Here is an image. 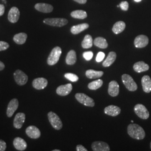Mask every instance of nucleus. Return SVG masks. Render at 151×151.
<instances>
[{"mask_svg": "<svg viewBox=\"0 0 151 151\" xmlns=\"http://www.w3.org/2000/svg\"><path fill=\"white\" fill-rule=\"evenodd\" d=\"M127 132L130 137L137 140H142L146 136L144 129L137 124H129L127 128Z\"/></svg>", "mask_w": 151, "mask_h": 151, "instance_id": "obj_1", "label": "nucleus"}, {"mask_svg": "<svg viewBox=\"0 0 151 151\" xmlns=\"http://www.w3.org/2000/svg\"><path fill=\"white\" fill-rule=\"evenodd\" d=\"M62 54V49L60 47H55L53 49L49 55L47 63L49 65H53L58 63Z\"/></svg>", "mask_w": 151, "mask_h": 151, "instance_id": "obj_2", "label": "nucleus"}, {"mask_svg": "<svg viewBox=\"0 0 151 151\" xmlns=\"http://www.w3.org/2000/svg\"><path fill=\"white\" fill-rule=\"evenodd\" d=\"M122 80L124 86L130 91H135L137 90L138 86L130 76L127 74H124L122 76Z\"/></svg>", "mask_w": 151, "mask_h": 151, "instance_id": "obj_3", "label": "nucleus"}, {"mask_svg": "<svg viewBox=\"0 0 151 151\" xmlns=\"http://www.w3.org/2000/svg\"><path fill=\"white\" fill-rule=\"evenodd\" d=\"M48 118L53 128L55 129L60 130L63 127V124L60 117L53 111H50L48 113Z\"/></svg>", "mask_w": 151, "mask_h": 151, "instance_id": "obj_4", "label": "nucleus"}, {"mask_svg": "<svg viewBox=\"0 0 151 151\" xmlns=\"http://www.w3.org/2000/svg\"><path fill=\"white\" fill-rule=\"evenodd\" d=\"M44 23L52 27H62L68 24V20L64 18H47L44 20Z\"/></svg>", "mask_w": 151, "mask_h": 151, "instance_id": "obj_5", "label": "nucleus"}, {"mask_svg": "<svg viewBox=\"0 0 151 151\" xmlns=\"http://www.w3.org/2000/svg\"><path fill=\"white\" fill-rule=\"evenodd\" d=\"M75 97L76 100L81 104L90 107H93L95 106L94 100L85 93H77L75 95Z\"/></svg>", "mask_w": 151, "mask_h": 151, "instance_id": "obj_6", "label": "nucleus"}, {"mask_svg": "<svg viewBox=\"0 0 151 151\" xmlns=\"http://www.w3.org/2000/svg\"><path fill=\"white\" fill-rule=\"evenodd\" d=\"M136 115L140 119H147L150 117V113L145 106L142 104H137L134 108Z\"/></svg>", "mask_w": 151, "mask_h": 151, "instance_id": "obj_7", "label": "nucleus"}, {"mask_svg": "<svg viewBox=\"0 0 151 151\" xmlns=\"http://www.w3.org/2000/svg\"><path fill=\"white\" fill-rule=\"evenodd\" d=\"M14 77L16 83L19 86H23L27 83L28 77L22 70H16L14 73Z\"/></svg>", "mask_w": 151, "mask_h": 151, "instance_id": "obj_8", "label": "nucleus"}, {"mask_svg": "<svg viewBox=\"0 0 151 151\" xmlns=\"http://www.w3.org/2000/svg\"><path fill=\"white\" fill-rule=\"evenodd\" d=\"M149 39L145 35H139L134 39V44L136 48H145L148 44Z\"/></svg>", "mask_w": 151, "mask_h": 151, "instance_id": "obj_9", "label": "nucleus"}, {"mask_svg": "<svg viewBox=\"0 0 151 151\" xmlns=\"http://www.w3.org/2000/svg\"><path fill=\"white\" fill-rule=\"evenodd\" d=\"M19 107V101L17 99H12L10 103H9L7 108V116L9 118H11Z\"/></svg>", "mask_w": 151, "mask_h": 151, "instance_id": "obj_10", "label": "nucleus"}, {"mask_svg": "<svg viewBox=\"0 0 151 151\" xmlns=\"http://www.w3.org/2000/svg\"><path fill=\"white\" fill-rule=\"evenodd\" d=\"M26 134L32 139H38L40 138L41 133L38 128L34 125H30L26 129Z\"/></svg>", "mask_w": 151, "mask_h": 151, "instance_id": "obj_11", "label": "nucleus"}, {"mask_svg": "<svg viewBox=\"0 0 151 151\" xmlns=\"http://www.w3.org/2000/svg\"><path fill=\"white\" fill-rule=\"evenodd\" d=\"M48 81L47 79L39 77L34 79L32 82V85L33 87L38 90H43L47 86Z\"/></svg>", "mask_w": 151, "mask_h": 151, "instance_id": "obj_12", "label": "nucleus"}, {"mask_svg": "<svg viewBox=\"0 0 151 151\" xmlns=\"http://www.w3.org/2000/svg\"><path fill=\"white\" fill-rule=\"evenodd\" d=\"M73 87L71 83H67L64 85H60L56 90L57 93L62 96H65L70 94L72 91Z\"/></svg>", "mask_w": 151, "mask_h": 151, "instance_id": "obj_13", "label": "nucleus"}, {"mask_svg": "<svg viewBox=\"0 0 151 151\" xmlns=\"http://www.w3.org/2000/svg\"><path fill=\"white\" fill-rule=\"evenodd\" d=\"M91 147L92 150L94 151H109L110 150L108 143L100 141L93 142Z\"/></svg>", "mask_w": 151, "mask_h": 151, "instance_id": "obj_14", "label": "nucleus"}, {"mask_svg": "<svg viewBox=\"0 0 151 151\" xmlns=\"http://www.w3.org/2000/svg\"><path fill=\"white\" fill-rule=\"evenodd\" d=\"M20 17V11L16 7H12L8 14V20L11 23H16Z\"/></svg>", "mask_w": 151, "mask_h": 151, "instance_id": "obj_15", "label": "nucleus"}, {"mask_svg": "<svg viewBox=\"0 0 151 151\" xmlns=\"http://www.w3.org/2000/svg\"><path fill=\"white\" fill-rule=\"evenodd\" d=\"M108 93L112 96L115 97L119 95V86L118 82L115 81H111L109 84Z\"/></svg>", "mask_w": 151, "mask_h": 151, "instance_id": "obj_16", "label": "nucleus"}, {"mask_svg": "<svg viewBox=\"0 0 151 151\" xmlns=\"http://www.w3.org/2000/svg\"><path fill=\"white\" fill-rule=\"evenodd\" d=\"M26 118L25 114L22 113L17 114L14 120V127L16 129L22 128Z\"/></svg>", "mask_w": 151, "mask_h": 151, "instance_id": "obj_17", "label": "nucleus"}, {"mask_svg": "<svg viewBox=\"0 0 151 151\" xmlns=\"http://www.w3.org/2000/svg\"><path fill=\"white\" fill-rule=\"evenodd\" d=\"M13 145L15 149L18 151H25L27 148V143L22 138L16 137L13 142Z\"/></svg>", "mask_w": 151, "mask_h": 151, "instance_id": "obj_18", "label": "nucleus"}, {"mask_svg": "<svg viewBox=\"0 0 151 151\" xmlns=\"http://www.w3.org/2000/svg\"><path fill=\"white\" fill-rule=\"evenodd\" d=\"M34 7L37 11L43 13H50L53 10V7L52 6L45 3H38L35 4Z\"/></svg>", "mask_w": 151, "mask_h": 151, "instance_id": "obj_19", "label": "nucleus"}, {"mask_svg": "<svg viewBox=\"0 0 151 151\" xmlns=\"http://www.w3.org/2000/svg\"><path fill=\"white\" fill-rule=\"evenodd\" d=\"M121 112V109L115 105H109L104 109V113L111 116H116Z\"/></svg>", "mask_w": 151, "mask_h": 151, "instance_id": "obj_20", "label": "nucleus"}, {"mask_svg": "<svg viewBox=\"0 0 151 151\" xmlns=\"http://www.w3.org/2000/svg\"><path fill=\"white\" fill-rule=\"evenodd\" d=\"M142 85L143 91L146 93L151 92V79L149 76H144L142 78Z\"/></svg>", "mask_w": 151, "mask_h": 151, "instance_id": "obj_21", "label": "nucleus"}, {"mask_svg": "<svg viewBox=\"0 0 151 151\" xmlns=\"http://www.w3.org/2000/svg\"><path fill=\"white\" fill-rule=\"evenodd\" d=\"M150 66L143 61H140L135 63L133 65V69L137 73H141L148 70Z\"/></svg>", "mask_w": 151, "mask_h": 151, "instance_id": "obj_22", "label": "nucleus"}, {"mask_svg": "<svg viewBox=\"0 0 151 151\" xmlns=\"http://www.w3.org/2000/svg\"><path fill=\"white\" fill-rule=\"evenodd\" d=\"M89 27V25L87 23H83L81 24H78L77 25L73 26L70 29V32L73 34H78L79 33L85 30Z\"/></svg>", "mask_w": 151, "mask_h": 151, "instance_id": "obj_23", "label": "nucleus"}, {"mask_svg": "<svg viewBox=\"0 0 151 151\" xmlns=\"http://www.w3.org/2000/svg\"><path fill=\"white\" fill-rule=\"evenodd\" d=\"M116 58V54L114 52H110L107 58L104 61L103 65L104 67H108L113 63Z\"/></svg>", "mask_w": 151, "mask_h": 151, "instance_id": "obj_24", "label": "nucleus"}, {"mask_svg": "<svg viewBox=\"0 0 151 151\" xmlns=\"http://www.w3.org/2000/svg\"><path fill=\"white\" fill-rule=\"evenodd\" d=\"M77 61L76 53L74 50H70L67 53L65 58V62L67 65H75Z\"/></svg>", "mask_w": 151, "mask_h": 151, "instance_id": "obj_25", "label": "nucleus"}, {"mask_svg": "<svg viewBox=\"0 0 151 151\" xmlns=\"http://www.w3.org/2000/svg\"><path fill=\"white\" fill-rule=\"evenodd\" d=\"M27 35L26 33L24 32H20L17 34L14 37V41L17 44L22 45L25 43L27 39Z\"/></svg>", "mask_w": 151, "mask_h": 151, "instance_id": "obj_26", "label": "nucleus"}, {"mask_svg": "<svg viewBox=\"0 0 151 151\" xmlns=\"http://www.w3.org/2000/svg\"><path fill=\"white\" fill-rule=\"evenodd\" d=\"M95 46L101 49L106 48L108 47V44L106 40L103 37H97L93 41Z\"/></svg>", "mask_w": 151, "mask_h": 151, "instance_id": "obj_27", "label": "nucleus"}, {"mask_svg": "<svg viewBox=\"0 0 151 151\" xmlns=\"http://www.w3.org/2000/svg\"><path fill=\"white\" fill-rule=\"evenodd\" d=\"M104 72L103 71H97L93 70H88L86 72V76L87 77L90 79L98 78L103 76Z\"/></svg>", "mask_w": 151, "mask_h": 151, "instance_id": "obj_28", "label": "nucleus"}, {"mask_svg": "<svg viewBox=\"0 0 151 151\" xmlns=\"http://www.w3.org/2000/svg\"><path fill=\"white\" fill-rule=\"evenodd\" d=\"M125 27L126 25L124 22L119 21V22H116L114 25L112 30L115 34H118L124 31Z\"/></svg>", "mask_w": 151, "mask_h": 151, "instance_id": "obj_29", "label": "nucleus"}, {"mask_svg": "<svg viewBox=\"0 0 151 151\" xmlns=\"http://www.w3.org/2000/svg\"><path fill=\"white\" fill-rule=\"evenodd\" d=\"M93 44V40L90 35H86L82 42V47L84 49H88L91 48Z\"/></svg>", "mask_w": 151, "mask_h": 151, "instance_id": "obj_30", "label": "nucleus"}, {"mask_svg": "<svg viewBox=\"0 0 151 151\" xmlns=\"http://www.w3.org/2000/svg\"><path fill=\"white\" fill-rule=\"evenodd\" d=\"M70 15L72 17L78 19H84L86 18L87 16L86 12L83 10H75L72 11L70 13Z\"/></svg>", "mask_w": 151, "mask_h": 151, "instance_id": "obj_31", "label": "nucleus"}, {"mask_svg": "<svg viewBox=\"0 0 151 151\" xmlns=\"http://www.w3.org/2000/svg\"><path fill=\"white\" fill-rule=\"evenodd\" d=\"M103 81L102 80L99 79L96 81H92L88 85V87L91 90H96L98 88L102 86Z\"/></svg>", "mask_w": 151, "mask_h": 151, "instance_id": "obj_32", "label": "nucleus"}, {"mask_svg": "<svg viewBox=\"0 0 151 151\" xmlns=\"http://www.w3.org/2000/svg\"><path fill=\"white\" fill-rule=\"evenodd\" d=\"M65 77L67 80L73 82H75L78 80V77L75 74H73L72 73H65Z\"/></svg>", "mask_w": 151, "mask_h": 151, "instance_id": "obj_33", "label": "nucleus"}, {"mask_svg": "<svg viewBox=\"0 0 151 151\" xmlns=\"http://www.w3.org/2000/svg\"><path fill=\"white\" fill-rule=\"evenodd\" d=\"M93 53L91 51H88V52H85L83 53V58L87 60H90L93 57Z\"/></svg>", "mask_w": 151, "mask_h": 151, "instance_id": "obj_34", "label": "nucleus"}, {"mask_svg": "<svg viewBox=\"0 0 151 151\" xmlns=\"http://www.w3.org/2000/svg\"><path fill=\"white\" fill-rule=\"evenodd\" d=\"M10 45L7 42L4 41H0V51L6 50L9 48Z\"/></svg>", "mask_w": 151, "mask_h": 151, "instance_id": "obj_35", "label": "nucleus"}, {"mask_svg": "<svg viewBox=\"0 0 151 151\" xmlns=\"http://www.w3.org/2000/svg\"><path fill=\"white\" fill-rule=\"evenodd\" d=\"M120 7L122 9V10L124 11H127L129 8V4L127 1H123L120 4Z\"/></svg>", "mask_w": 151, "mask_h": 151, "instance_id": "obj_36", "label": "nucleus"}, {"mask_svg": "<svg viewBox=\"0 0 151 151\" xmlns=\"http://www.w3.org/2000/svg\"><path fill=\"white\" fill-rule=\"evenodd\" d=\"M105 53H103L102 52H100L97 53V56H96V60L97 62H101L104 58H105Z\"/></svg>", "mask_w": 151, "mask_h": 151, "instance_id": "obj_37", "label": "nucleus"}, {"mask_svg": "<svg viewBox=\"0 0 151 151\" xmlns=\"http://www.w3.org/2000/svg\"><path fill=\"white\" fill-rule=\"evenodd\" d=\"M6 143L2 139H0V151H5L6 149Z\"/></svg>", "mask_w": 151, "mask_h": 151, "instance_id": "obj_38", "label": "nucleus"}, {"mask_svg": "<svg viewBox=\"0 0 151 151\" xmlns=\"http://www.w3.org/2000/svg\"><path fill=\"white\" fill-rule=\"evenodd\" d=\"M76 150L77 151H87L86 148L81 145H78L77 146Z\"/></svg>", "mask_w": 151, "mask_h": 151, "instance_id": "obj_39", "label": "nucleus"}, {"mask_svg": "<svg viewBox=\"0 0 151 151\" xmlns=\"http://www.w3.org/2000/svg\"><path fill=\"white\" fill-rule=\"evenodd\" d=\"M5 12V6L2 4H0V16L4 15Z\"/></svg>", "mask_w": 151, "mask_h": 151, "instance_id": "obj_40", "label": "nucleus"}, {"mask_svg": "<svg viewBox=\"0 0 151 151\" xmlns=\"http://www.w3.org/2000/svg\"><path fill=\"white\" fill-rule=\"evenodd\" d=\"M73 1L80 4H85L87 2V0H73Z\"/></svg>", "mask_w": 151, "mask_h": 151, "instance_id": "obj_41", "label": "nucleus"}, {"mask_svg": "<svg viewBox=\"0 0 151 151\" xmlns=\"http://www.w3.org/2000/svg\"><path fill=\"white\" fill-rule=\"evenodd\" d=\"M5 67V65H4V63L1 61H0V70H4Z\"/></svg>", "mask_w": 151, "mask_h": 151, "instance_id": "obj_42", "label": "nucleus"}, {"mask_svg": "<svg viewBox=\"0 0 151 151\" xmlns=\"http://www.w3.org/2000/svg\"><path fill=\"white\" fill-rule=\"evenodd\" d=\"M135 2H140L142 0H134Z\"/></svg>", "mask_w": 151, "mask_h": 151, "instance_id": "obj_43", "label": "nucleus"}, {"mask_svg": "<svg viewBox=\"0 0 151 151\" xmlns=\"http://www.w3.org/2000/svg\"><path fill=\"white\" fill-rule=\"evenodd\" d=\"M53 151H60V150H54Z\"/></svg>", "mask_w": 151, "mask_h": 151, "instance_id": "obj_44", "label": "nucleus"}, {"mask_svg": "<svg viewBox=\"0 0 151 151\" xmlns=\"http://www.w3.org/2000/svg\"><path fill=\"white\" fill-rule=\"evenodd\" d=\"M150 148H151V143H150Z\"/></svg>", "mask_w": 151, "mask_h": 151, "instance_id": "obj_45", "label": "nucleus"}]
</instances>
